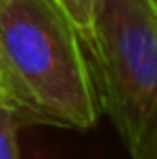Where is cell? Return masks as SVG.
Here are the masks:
<instances>
[{
  "instance_id": "3",
  "label": "cell",
  "mask_w": 157,
  "mask_h": 159,
  "mask_svg": "<svg viewBox=\"0 0 157 159\" xmlns=\"http://www.w3.org/2000/svg\"><path fill=\"white\" fill-rule=\"evenodd\" d=\"M62 17L69 22L73 32L78 34L86 52L93 50L95 43V4L97 0H52Z\"/></svg>"
},
{
  "instance_id": "7",
  "label": "cell",
  "mask_w": 157,
  "mask_h": 159,
  "mask_svg": "<svg viewBox=\"0 0 157 159\" xmlns=\"http://www.w3.org/2000/svg\"><path fill=\"white\" fill-rule=\"evenodd\" d=\"M0 2H2V0H0Z\"/></svg>"
},
{
  "instance_id": "1",
  "label": "cell",
  "mask_w": 157,
  "mask_h": 159,
  "mask_svg": "<svg viewBox=\"0 0 157 159\" xmlns=\"http://www.w3.org/2000/svg\"><path fill=\"white\" fill-rule=\"evenodd\" d=\"M0 88L20 125L90 129L101 112L88 52L52 0L0 2Z\"/></svg>"
},
{
  "instance_id": "2",
  "label": "cell",
  "mask_w": 157,
  "mask_h": 159,
  "mask_svg": "<svg viewBox=\"0 0 157 159\" xmlns=\"http://www.w3.org/2000/svg\"><path fill=\"white\" fill-rule=\"evenodd\" d=\"M99 93L131 159H157V13L146 0H97L88 52Z\"/></svg>"
},
{
  "instance_id": "4",
  "label": "cell",
  "mask_w": 157,
  "mask_h": 159,
  "mask_svg": "<svg viewBox=\"0 0 157 159\" xmlns=\"http://www.w3.org/2000/svg\"><path fill=\"white\" fill-rule=\"evenodd\" d=\"M20 120L11 107L0 103V159H22L17 148Z\"/></svg>"
},
{
  "instance_id": "5",
  "label": "cell",
  "mask_w": 157,
  "mask_h": 159,
  "mask_svg": "<svg viewBox=\"0 0 157 159\" xmlns=\"http://www.w3.org/2000/svg\"><path fill=\"white\" fill-rule=\"evenodd\" d=\"M146 2H149V4H151V7L155 9V13H157V0H146Z\"/></svg>"
},
{
  "instance_id": "6",
  "label": "cell",
  "mask_w": 157,
  "mask_h": 159,
  "mask_svg": "<svg viewBox=\"0 0 157 159\" xmlns=\"http://www.w3.org/2000/svg\"><path fill=\"white\" fill-rule=\"evenodd\" d=\"M0 103H4V99H2V88H0Z\"/></svg>"
}]
</instances>
